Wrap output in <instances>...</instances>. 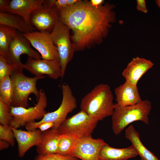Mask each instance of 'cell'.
Returning a JSON list of instances; mask_svg holds the SVG:
<instances>
[{
	"instance_id": "obj_1",
	"label": "cell",
	"mask_w": 160,
	"mask_h": 160,
	"mask_svg": "<svg viewBox=\"0 0 160 160\" xmlns=\"http://www.w3.org/2000/svg\"><path fill=\"white\" fill-rule=\"evenodd\" d=\"M114 6L107 3L98 7L89 1L76 4L58 11L59 20L72 31L71 38L75 51L100 44L116 20Z\"/></svg>"
},
{
	"instance_id": "obj_2",
	"label": "cell",
	"mask_w": 160,
	"mask_h": 160,
	"mask_svg": "<svg viewBox=\"0 0 160 160\" xmlns=\"http://www.w3.org/2000/svg\"><path fill=\"white\" fill-rule=\"evenodd\" d=\"M113 96L110 86L100 84L95 86L81 99L80 108L99 121L112 116L114 109Z\"/></svg>"
},
{
	"instance_id": "obj_3",
	"label": "cell",
	"mask_w": 160,
	"mask_h": 160,
	"mask_svg": "<svg viewBox=\"0 0 160 160\" xmlns=\"http://www.w3.org/2000/svg\"><path fill=\"white\" fill-rule=\"evenodd\" d=\"M151 109V102L146 99L130 106H121L115 103L111 116L113 133L119 135L129 124L135 121H140L148 124V116Z\"/></svg>"
},
{
	"instance_id": "obj_4",
	"label": "cell",
	"mask_w": 160,
	"mask_h": 160,
	"mask_svg": "<svg viewBox=\"0 0 160 160\" xmlns=\"http://www.w3.org/2000/svg\"><path fill=\"white\" fill-rule=\"evenodd\" d=\"M45 77H29L24 75L23 71L14 70L10 76L13 89L12 106L28 108V97L32 94L35 95L37 102L40 92L36 87L37 82Z\"/></svg>"
},
{
	"instance_id": "obj_5",
	"label": "cell",
	"mask_w": 160,
	"mask_h": 160,
	"mask_svg": "<svg viewBox=\"0 0 160 160\" xmlns=\"http://www.w3.org/2000/svg\"><path fill=\"white\" fill-rule=\"evenodd\" d=\"M62 99L58 108L55 111L47 113L40 121L26 123L25 127L27 130L37 129L40 124L47 122H53V128L57 129L66 119L68 114L72 112L77 106L76 100L69 85L66 83L61 86Z\"/></svg>"
},
{
	"instance_id": "obj_6",
	"label": "cell",
	"mask_w": 160,
	"mask_h": 160,
	"mask_svg": "<svg viewBox=\"0 0 160 160\" xmlns=\"http://www.w3.org/2000/svg\"><path fill=\"white\" fill-rule=\"evenodd\" d=\"M70 31L66 25L58 20L49 33L58 53L63 78L67 65L72 59L75 51V46L71 39Z\"/></svg>"
},
{
	"instance_id": "obj_7",
	"label": "cell",
	"mask_w": 160,
	"mask_h": 160,
	"mask_svg": "<svg viewBox=\"0 0 160 160\" xmlns=\"http://www.w3.org/2000/svg\"><path fill=\"white\" fill-rule=\"evenodd\" d=\"M99 121L81 110L66 118L57 129L60 134H68L80 138L92 136Z\"/></svg>"
},
{
	"instance_id": "obj_8",
	"label": "cell",
	"mask_w": 160,
	"mask_h": 160,
	"mask_svg": "<svg viewBox=\"0 0 160 160\" xmlns=\"http://www.w3.org/2000/svg\"><path fill=\"white\" fill-rule=\"evenodd\" d=\"M40 95L37 103L34 107L28 108L12 106L10 112L13 117L10 126L15 129L25 126L28 123L41 119L47 113L45 110L47 98L44 90L39 89Z\"/></svg>"
},
{
	"instance_id": "obj_9",
	"label": "cell",
	"mask_w": 160,
	"mask_h": 160,
	"mask_svg": "<svg viewBox=\"0 0 160 160\" xmlns=\"http://www.w3.org/2000/svg\"><path fill=\"white\" fill-rule=\"evenodd\" d=\"M29 41L20 33L16 36L11 43L8 53L4 57L8 63L15 70L23 71L24 64L21 62L20 56L26 54L28 57L35 59L41 58L40 54L31 47Z\"/></svg>"
},
{
	"instance_id": "obj_10",
	"label": "cell",
	"mask_w": 160,
	"mask_h": 160,
	"mask_svg": "<svg viewBox=\"0 0 160 160\" xmlns=\"http://www.w3.org/2000/svg\"><path fill=\"white\" fill-rule=\"evenodd\" d=\"M59 17L58 10L47 0H44L42 7L32 13L30 23L38 31L50 33Z\"/></svg>"
},
{
	"instance_id": "obj_11",
	"label": "cell",
	"mask_w": 160,
	"mask_h": 160,
	"mask_svg": "<svg viewBox=\"0 0 160 160\" xmlns=\"http://www.w3.org/2000/svg\"><path fill=\"white\" fill-rule=\"evenodd\" d=\"M21 34L36 50L41 59L60 62L57 48L50 36L49 33L34 31Z\"/></svg>"
},
{
	"instance_id": "obj_12",
	"label": "cell",
	"mask_w": 160,
	"mask_h": 160,
	"mask_svg": "<svg viewBox=\"0 0 160 160\" xmlns=\"http://www.w3.org/2000/svg\"><path fill=\"white\" fill-rule=\"evenodd\" d=\"M25 69L35 76H41L47 75L49 77L56 79L63 78L60 62L54 60L44 59H35L28 57L24 64Z\"/></svg>"
},
{
	"instance_id": "obj_13",
	"label": "cell",
	"mask_w": 160,
	"mask_h": 160,
	"mask_svg": "<svg viewBox=\"0 0 160 160\" xmlns=\"http://www.w3.org/2000/svg\"><path fill=\"white\" fill-rule=\"evenodd\" d=\"M106 143L101 138L92 136L79 138L70 156L81 160H100L99 154Z\"/></svg>"
},
{
	"instance_id": "obj_14",
	"label": "cell",
	"mask_w": 160,
	"mask_h": 160,
	"mask_svg": "<svg viewBox=\"0 0 160 160\" xmlns=\"http://www.w3.org/2000/svg\"><path fill=\"white\" fill-rule=\"evenodd\" d=\"M149 60L137 57L133 58L123 70L122 75L125 82L137 85L142 76L153 65Z\"/></svg>"
},
{
	"instance_id": "obj_15",
	"label": "cell",
	"mask_w": 160,
	"mask_h": 160,
	"mask_svg": "<svg viewBox=\"0 0 160 160\" xmlns=\"http://www.w3.org/2000/svg\"><path fill=\"white\" fill-rule=\"evenodd\" d=\"M11 127L17 143L18 156L20 158L23 157L31 148L37 146L41 140L42 132L39 129L25 131Z\"/></svg>"
},
{
	"instance_id": "obj_16",
	"label": "cell",
	"mask_w": 160,
	"mask_h": 160,
	"mask_svg": "<svg viewBox=\"0 0 160 160\" xmlns=\"http://www.w3.org/2000/svg\"><path fill=\"white\" fill-rule=\"evenodd\" d=\"M116 103L121 106L134 105L141 102L137 85L125 82L114 89Z\"/></svg>"
},
{
	"instance_id": "obj_17",
	"label": "cell",
	"mask_w": 160,
	"mask_h": 160,
	"mask_svg": "<svg viewBox=\"0 0 160 160\" xmlns=\"http://www.w3.org/2000/svg\"><path fill=\"white\" fill-rule=\"evenodd\" d=\"M44 1V0H10L7 12L20 16L31 25L30 20L32 13L42 7Z\"/></svg>"
},
{
	"instance_id": "obj_18",
	"label": "cell",
	"mask_w": 160,
	"mask_h": 160,
	"mask_svg": "<svg viewBox=\"0 0 160 160\" xmlns=\"http://www.w3.org/2000/svg\"><path fill=\"white\" fill-rule=\"evenodd\" d=\"M59 135L57 129L54 128L42 132L41 140L36 146L38 154L57 153Z\"/></svg>"
},
{
	"instance_id": "obj_19",
	"label": "cell",
	"mask_w": 160,
	"mask_h": 160,
	"mask_svg": "<svg viewBox=\"0 0 160 160\" xmlns=\"http://www.w3.org/2000/svg\"><path fill=\"white\" fill-rule=\"evenodd\" d=\"M138 155L131 145L124 148H116L105 143L102 147L99 154L100 160H127Z\"/></svg>"
},
{
	"instance_id": "obj_20",
	"label": "cell",
	"mask_w": 160,
	"mask_h": 160,
	"mask_svg": "<svg viewBox=\"0 0 160 160\" xmlns=\"http://www.w3.org/2000/svg\"><path fill=\"white\" fill-rule=\"evenodd\" d=\"M125 135V138L131 142L141 160H160L144 145L140 139L139 133L132 125H129L126 129Z\"/></svg>"
},
{
	"instance_id": "obj_21",
	"label": "cell",
	"mask_w": 160,
	"mask_h": 160,
	"mask_svg": "<svg viewBox=\"0 0 160 160\" xmlns=\"http://www.w3.org/2000/svg\"><path fill=\"white\" fill-rule=\"evenodd\" d=\"M0 25L18 30L22 34L36 30V28L27 24L20 16L9 12H0Z\"/></svg>"
},
{
	"instance_id": "obj_22",
	"label": "cell",
	"mask_w": 160,
	"mask_h": 160,
	"mask_svg": "<svg viewBox=\"0 0 160 160\" xmlns=\"http://www.w3.org/2000/svg\"><path fill=\"white\" fill-rule=\"evenodd\" d=\"M17 33L15 29L0 25V55L6 56L10 45Z\"/></svg>"
},
{
	"instance_id": "obj_23",
	"label": "cell",
	"mask_w": 160,
	"mask_h": 160,
	"mask_svg": "<svg viewBox=\"0 0 160 160\" xmlns=\"http://www.w3.org/2000/svg\"><path fill=\"white\" fill-rule=\"evenodd\" d=\"M79 138L67 134H60L57 153L70 156Z\"/></svg>"
},
{
	"instance_id": "obj_24",
	"label": "cell",
	"mask_w": 160,
	"mask_h": 160,
	"mask_svg": "<svg viewBox=\"0 0 160 160\" xmlns=\"http://www.w3.org/2000/svg\"><path fill=\"white\" fill-rule=\"evenodd\" d=\"M13 89L10 76H7L0 80V98L10 108Z\"/></svg>"
},
{
	"instance_id": "obj_25",
	"label": "cell",
	"mask_w": 160,
	"mask_h": 160,
	"mask_svg": "<svg viewBox=\"0 0 160 160\" xmlns=\"http://www.w3.org/2000/svg\"><path fill=\"white\" fill-rule=\"evenodd\" d=\"M13 118L10 112V108L0 98V123L10 126Z\"/></svg>"
},
{
	"instance_id": "obj_26",
	"label": "cell",
	"mask_w": 160,
	"mask_h": 160,
	"mask_svg": "<svg viewBox=\"0 0 160 160\" xmlns=\"http://www.w3.org/2000/svg\"><path fill=\"white\" fill-rule=\"evenodd\" d=\"M0 139L7 141L12 147L14 145L15 139L14 133L10 126L0 124Z\"/></svg>"
},
{
	"instance_id": "obj_27",
	"label": "cell",
	"mask_w": 160,
	"mask_h": 160,
	"mask_svg": "<svg viewBox=\"0 0 160 160\" xmlns=\"http://www.w3.org/2000/svg\"><path fill=\"white\" fill-rule=\"evenodd\" d=\"M33 160H79V159L71 156H64L58 153L44 155L38 154Z\"/></svg>"
},
{
	"instance_id": "obj_28",
	"label": "cell",
	"mask_w": 160,
	"mask_h": 160,
	"mask_svg": "<svg viewBox=\"0 0 160 160\" xmlns=\"http://www.w3.org/2000/svg\"><path fill=\"white\" fill-rule=\"evenodd\" d=\"M15 70L7 61L5 58L0 55V80L7 76H10Z\"/></svg>"
},
{
	"instance_id": "obj_29",
	"label": "cell",
	"mask_w": 160,
	"mask_h": 160,
	"mask_svg": "<svg viewBox=\"0 0 160 160\" xmlns=\"http://www.w3.org/2000/svg\"><path fill=\"white\" fill-rule=\"evenodd\" d=\"M136 3V9L137 10L145 13H147L148 9L145 0H137Z\"/></svg>"
},
{
	"instance_id": "obj_30",
	"label": "cell",
	"mask_w": 160,
	"mask_h": 160,
	"mask_svg": "<svg viewBox=\"0 0 160 160\" xmlns=\"http://www.w3.org/2000/svg\"><path fill=\"white\" fill-rule=\"evenodd\" d=\"M54 126V123L53 122H47L42 123L39 125L37 127L41 132L46 131L52 128Z\"/></svg>"
},
{
	"instance_id": "obj_31",
	"label": "cell",
	"mask_w": 160,
	"mask_h": 160,
	"mask_svg": "<svg viewBox=\"0 0 160 160\" xmlns=\"http://www.w3.org/2000/svg\"><path fill=\"white\" fill-rule=\"evenodd\" d=\"M10 0H0V12H7Z\"/></svg>"
},
{
	"instance_id": "obj_32",
	"label": "cell",
	"mask_w": 160,
	"mask_h": 160,
	"mask_svg": "<svg viewBox=\"0 0 160 160\" xmlns=\"http://www.w3.org/2000/svg\"><path fill=\"white\" fill-rule=\"evenodd\" d=\"M10 145V144L7 141L0 139V150L2 151L8 148Z\"/></svg>"
},
{
	"instance_id": "obj_33",
	"label": "cell",
	"mask_w": 160,
	"mask_h": 160,
	"mask_svg": "<svg viewBox=\"0 0 160 160\" xmlns=\"http://www.w3.org/2000/svg\"><path fill=\"white\" fill-rule=\"evenodd\" d=\"M89 1L93 6L98 7L103 4L104 1L103 0H91Z\"/></svg>"
},
{
	"instance_id": "obj_34",
	"label": "cell",
	"mask_w": 160,
	"mask_h": 160,
	"mask_svg": "<svg viewBox=\"0 0 160 160\" xmlns=\"http://www.w3.org/2000/svg\"><path fill=\"white\" fill-rule=\"evenodd\" d=\"M155 2L157 6L160 9V0H156Z\"/></svg>"
},
{
	"instance_id": "obj_35",
	"label": "cell",
	"mask_w": 160,
	"mask_h": 160,
	"mask_svg": "<svg viewBox=\"0 0 160 160\" xmlns=\"http://www.w3.org/2000/svg\"></svg>"
}]
</instances>
